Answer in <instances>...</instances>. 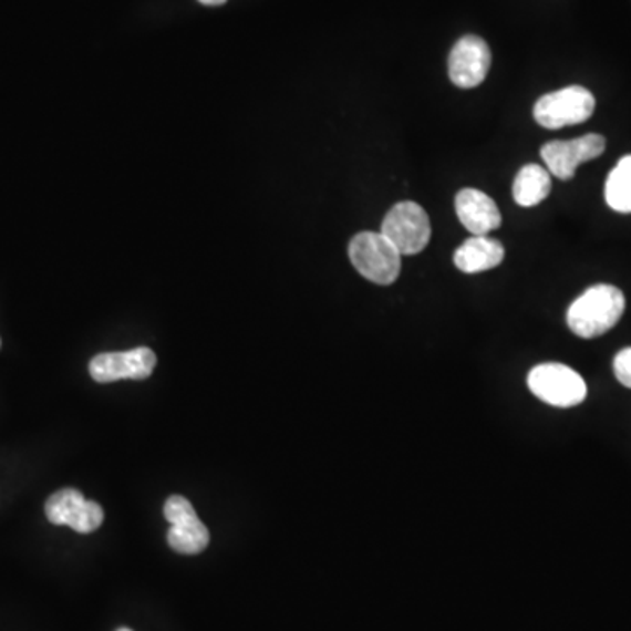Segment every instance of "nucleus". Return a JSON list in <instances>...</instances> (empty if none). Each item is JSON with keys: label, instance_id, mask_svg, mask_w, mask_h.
Returning <instances> with one entry per match:
<instances>
[{"label": "nucleus", "instance_id": "5", "mask_svg": "<svg viewBox=\"0 0 631 631\" xmlns=\"http://www.w3.org/2000/svg\"><path fill=\"white\" fill-rule=\"evenodd\" d=\"M381 234L399 249L400 255H417L428 246L432 225L423 207L400 203L387 213Z\"/></svg>", "mask_w": 631, "mask_h": 631}, {"label": "nucleus", "instance_id": "4", "mask_svg": "<svg viewBox=\"0 0 631 631\" xmlns=\"http://www.w3.org/2000/svg\"><path fill=\"white\" fill-rule=\"evenodd\" d=\"M593 93L582 86H567L558 92L547 93L534 107L535 122L549 131L588 122L594 113Z\"/></svg>", "mask_w": 631, "mask_h": 631}, {"label": "nucleus", "instance_id": "7", "mask_svg": "<svg viewBox=\"0 0 631 631\" xmlns=\"http://www.w3.org/2000/svg\"><path fill=\"white\" fill-rule=\"evenodd\" d=\"M606 152V139L602 135L588 134L579 139L551 141L544 144L540 156L546 162L547 170L561 182H568L576 176L579 165L594 161Z\"/></svg>", "mask_w": 631, "mask_h": 631}, {"label": "nucleus", "instance_id": "16", "mask_svg": "<svg viewBox=\"0 0 631 631\" xmlns=\"http://www.w3.org/2000/svg\"><path fill=\"white\" fill-rule=\"evenodd\" d=\"M198 2L204 6H221L225 4L227 0H198Z\"/></svg>", "mask_w": 631, "mask_h": 631}, {"label": "nucleus", "instance_id": "11", "mask_svg": "<svg viewBox=\"0 0 631 631\" xmlns=\"http://www.w3.org/2000/svg\"><path fill=\"white\" fill-rule=\"evenodd\" d=\"M456 215L474 236H488L501 225L497 203L479 189H459L455 198Z\"/></svg>", "mask_w": 631, "mask_h": 631}, {"label": "nucleus", "instance_id": "9", "mask_svg": "<svg viewBox=\"0 0 631 631\" xmlns=\"http://www.w3.org/2000/svg\"><path fill=\"white\" fill-rule=\"evenodd\" d=\"M447 68L451 81L458 89H476L488 76L492 50L484 39L465 35L451 50Z\"/></svg>", "mask_w": 631, "mask_h": 631}, {"label": "nucleus", "instance_id": "15", "mask_svg": "<svg viewBox=\"0 0 631 631\" xmlns=\"http://www.w3.org/2000/svg\"><path fill=\"white\" fill-rule=\"evenodd\" d=\"M614 374L619 383L631 390V348L619 351L614 358Z\"/></svg>", "mask_w": 631, "mask_h": 631}, {"label": "nucleus", "instance_id": "10", "mask_svg": "<svg viewBox=\"0 0 631 631\" xmlns=\"http://www.w3.org/2000/svg\"><path fill=\"white\" fill-rule=\"evenodd\" d=\"M156 356L149 348H135L123 353H102L90 362V375L97 383H114L120 379H146L153 374Z\"/></svg>", "mask_w": 631, "mask_h": 631}, {"label": "nucleus", "instance_id": "1", "mask_svg": "<svg viewBox=\"0 0 631 631\" xmlns=\"http://www.w3.org/2000/svg\"><path fill=\"white\" fill-rule=\"evenodd\" d=\"M623 291L610 285H597L568 308V329L581 339H594L614 329L624 312Z\"/></svg>", "mask_w": 631, "mask_h": 631}, {"label": "nucleus", "instance_id": "14", "mask_svg": "<svg viewBox=\"0 0 631 631\" xmlns=\"http://www.w3.org/2000/svg\"><path fill=\"white\" fill-rule=\"evenodd\" d=\"M606 200L616 213H631V155L624 156L607 177Z\"/></svg>", "mask_w": 631, "mask_h": 631}, {"label": "nucleus", "instance_id": "17", "mask_svg": "<svg viewBox=\"0 0 631 631\" xmlns=\"http://www.w3.org/2000/svg\"><path fill=\"white\" fill-rule=\"evenodd\" d=\"M116 631H132L131 628H120V630Z\"/></svg>", "mask_w": 631, "mask_h": 631}, {"label": "nucleus", "instance_id": "6", "mask_svg": "<svg viewBox=\"0 0 631 631\" xmlns=\"http://www.w3.org/2000/svg\"><path fill=\"white\" fill-rule=\"evenodd\" d=\"M165 519L170 523L168 544L182 555H198L209 546V530L195 513L194 505L185 497L174 495L165 501Z\"/></svg>", "mask_w": 631, "mask_h": 631}, {"label": "nucleus", "instance_id": "13", "mask_svg": "<svg viewBox=\"0 0 631 631\" xmlns=\"http://www.w3.org/2000/svg\"><path fill=\"white\" fill-rule=\"evenodd\" d=\"M549 194H551V174L540 165H525L514 179V200L521 207L539 206Z\"/></svg>", "mask_w": 631, "mask_h": 631}, {"label": "nucleus", "instance_id": "2", "mask_svg": "<svg viewBox=\"0 0 631 631\" xmlns=\"http://www.w3.org/2000/svg\"><path fill=\"white\" fill-rule=\"evenodd\" d=\"M350 260L363 278L381 287L393 285L402 269L399 249L375 231H362L351 239Z\"/></svg>", "mask_w": 631, "mask_h": 631}, {"label": "nucleus", "instance_id": "8", "mask_svg": "<svg viewBox=\"0 0 631 631\" xmlns=\"http://www.w3.org/2000/svg\"><path fill=\"white\" fill-rule=\"evenodd\" d=\"M46 518L53 525L71 526L77 534H92L101 528L104 510L97 501L86 500L77 489H60L46 501Z\"/></svg>", "mask_w": 631, "mask_h": 631}, {"label": "nucleus", "instance_id": "3", "mask_svg": "<svg viewBox=\"0 0 631 631\" xmlns=\"http://www.w3.org/2000/svg\"><path fill=\"white\" fill-rule=\"evenodd\" d=\"M526 381L530 392L552 407H576L588 395L585 379L563 363L537 365Z\"/></svg>", "mask_w": 631, "mask_h": 631}, {"label": "nucleus", "instance_id": "12", "mask_svg": "<svg viewBox=\"0 0 631 631\" xmlns=\"http://www.w3.org/2000/svg\"><path fill=\"white\" fill-rule=\"evenodd\" d=\"M505 249L500 240L486 236L470 237L455 252V266L465 273H479L500 266Z\"/></svg>", "mask_w": 631, "mask_h": 631}]
</instances>
